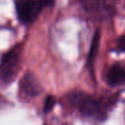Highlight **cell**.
Listing matches in <instances>:
<instances>
[{"label":"cell","instance_id":"cell-4","mask_svg":"<svg viewBox=\"0 0 125 125\" xmlns=\"http://www.w3.org/2000/svg\"><path fill=\"white\" fill-rule=\"evenodd\" d=\"M21 90L27 97H36L41 92V85L37 78L30 72H26L21 82Z\"/></svg>","mask_w":125,"mask_h":125},{"label":"cell","instance_id":"cell-6","mask_svg":"<svg viewBox=\"0 0 125 125\" xmlns=\"http://www.w3.org/2000/svg\"><path fill=\"white\" fill-rule=\"evenodd\" d=\"M99 42H100V32L96 31V33L94 34L93 40H92L90 52H89V55H88V61H87V65H88L91 73H93V64H94L95 57H96V54H97V51H98Z\"/></svg>","mask_w":125,"mask_h":125},{"label":"cell","instance_id":"cell-1","mask_svg":"<svg viewBox=\"0 0 125 125\" xmlns=\"http://www.w3.org/2000/svg\"><path fill=\"white\" fill-rule=\"evenodd\" d=\"M68 101L82 114L87 117L102 120L105 116L103 104L92 96L83 92H72L68 95Z\"/></svg>","mask_w":125,"mask_h":125},{"label":"cell","instance_id":"cell-2","mask_svg":"<svg viewBox=\"0 0 125 125\" xmlns=\"http://www.w3.org/2000/svg\"><path fill=\"white\" fill-rule=\"evenodd\" d=\"M20 55L21 49L17 46L2 56L0 62V82L9 84L15 79L19 69Z\"/></svg>","mask_w":125,"mask_h":125},{"label":"cell","instance_id":"cell-5","mask_svg":"<svg viewBox=\"0 0 125 125\" xmlns=\"http://www.w3.org/2000/svg\"><path fill=\"white\" fill-rule=\"evenodd\" d=\"M106 82L110 86L125 84V67L120 64H113L106 74Z\"/></svg>","mask_w":125,"mask_h":125},{"label":"cell","instance_id":"cell-8","mask_svg":"<svg viewBox=\"0 0 125 125\" xmlns=\"http://www.w3.org/2000/svg\"><path fill=\"white\" fill-rule=\"evenodd\" d=\"M116 50L119 52H125V34L120 36L116 41Z\"/></svg>","mask_w":125,"mask_h":125},{"label":"cell","instance_id":"cell-7","mask_svg":"<svg viewBox=\"0 0 125 125\" xmlns=\"http://www.w3.org/2000/svg\"><path fill=\"white\" fill-rule=\"evenodd\" d=\"M55 104H56V100H55V98L52 97V96H48V97L46 98V100H45V103H44V108H43L44 112H48V111H50V110L54 107Z\"/></svg>","mask_w":125,"mask_h":125},{"label":"cell","instance_id":"cell-3","mask_svg":"<svg viewBox=\"0 0 125 125\" xmlns=\"http://www.w3.org/2000/svg\"><path fill=\"white\" fill-rule=\"evenodd\" d=\"M43 7L40 0H19L17 3L19 20L22 23L33 22L39 16Z\"/></svg>","mask_w":125,"mask_h":125}]
</instances>
